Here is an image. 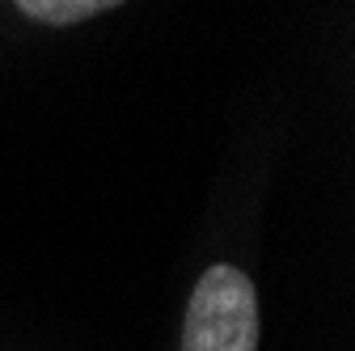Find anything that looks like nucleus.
I'll return each mask as SVG.
<instances>
[{
  "mask_svg": "<svg viewBox=\"0 0 355 351\" xmlns=\"http://www.w3.org/2000/svg\"><path fill=\"white\" fill-rule=\"evenodd\" d=\"M182 351H258V288L245 271L216 262L187 300Z\"/></svg>",
  "mask_w": 355,
  "mask_h": 351,
  "instance_id": "f257e3e1",
  "label": "nucleus"
},
{
  "mask_svg": "<svg viewBox=\"0 0 355 351\" xmlns=\"http://www.w3.org/2000/svg\"><path fill=\"white\" fill-rule=\"evenodd\" d=\"M13 5L42 22V26H76V22H89V17H98L106 9H119L127 5V0H13Z\"/></svg>",
  "mask_w": 355,
  "mask_h": 351,
  "instance_id": "f03ea898",
  "label": "nucleus"
}]
</instances>
